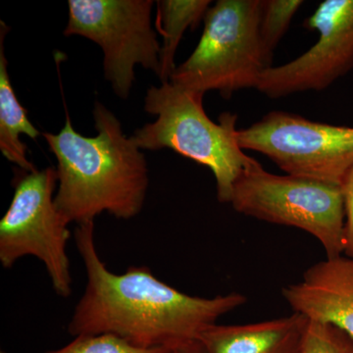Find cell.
Masks as SVG:
<instances>
[{
	"mask_svg": "<svg viewBox=\"0 0 353 353\" xmlns=\"http://www.w3.org/2000/svg\"><path fill=\"white\" fill-rule=\"evenodd\" d=\"M303 3V0H262L259 34L262 46L271 63L274 51Z\"/></svg>",
	"mask_w": 353,
	"mask_h": 353,
	"instance_id": "5bb4252c",
	"label": "cell"
},
{
	"mask_svg": "<svg viewBox=\"0 0 353 353\" xmlns=\"http://www.w3.org/2000/svg\"><path fill=\"white\" fill-rule=\"evenodd\" d=\"M152 0H69L64 36H80L103 51L104 76L113 92L127 99L134 66L159 74L161 46L152 27Z\"/></svg>",
	"mask_w": 353,
	"mask_h": 353,
	"instance_id": "52a82bcc",
	"label": "cell"
},
{
	"mask_svg": "<svg viewBox=\"0 0 353 353\" xmlns=\"http://www.w3.org/2000/svg\"><path fill=\"white\" fill-rule=\"evenodd\" d=\"M282 294L294 312L333 325L353 340V259L343 254L317 262Z\"/></svg>",
	"mask_w": 353,
	"mask_h": 353,
	"instance_id": "30bf717a",
	"label": "cell"
},
{
	"mask_svg": "<svg viewBox=\"0 0 353 353\" xmlns=\"http://www.w3.org/2000/svg\"><path fill=\"white\" fill-rule=\"evenodd\" d=\"M0 25V150L7 160L19 166L23 171L32 172L37 168L28 159V148L21 141L20 136L27 134L32 139H37L41 134L28 118L14 92L4 51V39L8 27L3 21Z\"/></svg>",
	"mask_w": 353,
	"mask_h": 353,
	"instance_id": "7c38bea8",
	"label": "cell"
},
{
	"mask_svg": "<svg viewBox=\"0 0 353 353\" xmlns=\"http://www.w3.org/2000/svg\"><path fill=\"white\" fill-rule=\"evenodd\" d=\"M173 352H172V353H173Z\"/></svg>",
	"mask_w": 353,
	"mask_h": 353,
	"instance_id": "d6986e66",
	"label": "cell"
},
{
	"mask_svg": "<svg viewBox=\"0 0 353 353\" xmlns=\"http://www.w3.org/2000/svg\"><path fill=\"white\" fill-rule=\"evenodd\" d=\"M243 150L261 153L288 175L341 185L353 166V127L272 111L239 130Z\"/></svg>",
	"mask_w": 353,
	"mask_h": 353,
	"instance_id": "ba28073f",
	"label": "cell"
},
{
	"mask_svg": "<svg viewBox=\"0 0 353 353\" xmlns=\"http://www.w3.org/2000/svg\"><path fill=\"white\" fill-rule=\"evenodd\" d=\"M301 353H353V340L333 325L309 321Z\"/></svg>",
	"mask_w": 353,
	"mask_h": 353,
	"instance_id": "2e32d148",
	"label": "cell"
},
{
	"mask_svg": "<svg viewBox=\"0 0 353 353\" xmlns=\"http://www.w3.org/2000/svg\"><path fill=\"white\" fill-rule=\"evenodd\" d=\"M166 348H141L113 334H81L65 347L46 353H172Z\"/></svg>",
	"mask_w": 353,
	"mask_h": 353,
	"instance_id": "9a60e30c",
	"label": "cell"
},
{
	"mask_svg": "<svg viewBox=\"0 0 353 353\" xmlns=\"http://www.w3.org/2000/svg\"><path fill=\"white\" fill-rule=\"evenodd\" d=\"M157 3V27L163 43L160 50L158 78L169 82L176 68L175 54L183 32L196 29L211 6L210 0H159Z\"/></svg>",
	"mask_w": 353,
	"mask_h": 353,
	"instance_id": "4fadbf2b",
	"label": "cell"
},
{
	"mask_svg": "<svg viewBox=\"0 0 353 353\" xmlns=\"http://www.w3.org/2000/svg\"><path fill=\"white\" fill-rule=\"evenodd\" d=\"M303 26L319 39L289 63L265 70L256 90L269 99L321 92L353 69V0H325Z\"/></svg>",
	"mask_w": 353,
	"mask_h": 353,
	"instance_id": "9c48e42d",
	"label": "cell"
},
{
	"mask_svg": "<svg viewBox=\"0 0 353 353\" xmlns=\"http://www.w3.org/2000/svg\"><path fill=\"white\" fill-rule=\"evenodd\" d=\"M345 206V232H343V255L353 259V166L341 183Z\"/></svg>",
	"mask_w": 353,
	"mask_h": 353,
	"instance_id": "e0dca14e",
	"label": "cell"
},
{
	"mask_svg": "<svg viewBox=\"0 0 353 353\" xmlns=\"http://www.w3.org/2000/svg\"><path fill=\"white\" fill-rule=\"evenodd\" d=\"M309 320L299 313L245 325L209 327L199 338L204 353H301Z\"/></svg>",
	"mask_w": 353,
	"mask_h": 353,
	"instance_id": "8fae6325",
	"label": "cell"
},
{
	"mask_svg": "<svg viewBox=\"0 0 353 353\" xmlns=\"http://www.w3.org/2000/svg\"><path fill=\"white\" fill-rule=\"evenodd\" d=\"M92 114L95 137L79 134L68 116L58 134H43L57 160L55 204L78 225L103 212L132 219L143 209L148 192L145 157L106 106L95 102Z\"/></svg>",
	"mask_w": 353,
	"mask_h": 353,
	"instance_id": "7a4b0ae2",
	"label": "cell"
},
{
	"mask_svg": "<svg viewBox=\"0 0 353 353\" xmlns=\"http://www.w3.org/2000/svg\"><path fill=\"white\" fill-rule=\"evenodd\" d=\"M230 204L248 217L303 230L321 243L327 257L343 254L345 216L340 185L276 175L252 158L234 183Z\"/></svg>",
	"mask_w": 353,
	"mask_h": 353,
	"instance_id": "5b68a950",
	"label": "cell"
},
{
	"mask_svg": "<svg viewBox=\"0 0 353 353\" xmlns=\"http://www.w3.org/2000/svg\"><path fill=\"white\" fill-rule=\"evenodd\" d=\"M173 353H204V350L199 341H196V343H192L190 345L178 348Z\"/></svg>",
	"mask_w": 353,
	"mask_h": 353,
	"instance_id": "ac0fdd59",
	"label": "cell"
},
{
	"mask_svg": "<svg viewBox=\"0 0 353 353\" xmlns=\"http://www.w3.org/2000/svg\"><path fill=\"white\" fill-rule=\"evenodd\" d=\"M57 185L53 167L25 172L18 179L12 201L0 221V262L4 268H12L23 257H36L46 267L57 296L69 297L71 223L55 204Z\"/></svg>",
	"mask_w": 353,
	"mask_h": 353,
	"instance_id": "8992f818",
	"label": "cell"
},
{
	"mask_svg": "<svg viewBox=\"0 0 353 353\" xmlns=\"http://www.w3.org/2000/svg\"><path fill=\"white\" fill-rule=\"evenodd\" d=\"M203 94L170 82L148 88L145 110L155 122L136 130L132 137L139 150L169 148L212 171L218 201L230 203L234 183L252 157L239 143L236 114L223 113L219 123L203 108Z\"/></svg>",
	"mask_w": 353,
	"mask_h": 353,
	"instance_id": "3957f363",
	"label": "cell"
},
{
	"mask_svg": "<svg viewBox=\"0 0 353 353\" xmlns=\"http://www.w3.org/2000/svg\"><path fill=\"white\" fill-rule=\"evenodd\" d=\"M75 241L88 282L68 324L72 336L108 334L138 347L176 350L199 341L220 317L248 301L239 292L210 299L190 296L146 267L114 274L97 252L94 221L78 225Z\"/></svg>",
	"mask_w": 353,
	"mask_h": 353,
	"instance_id": "6da1fadb",
	"label": "cell"
},
{
	"mask_svg": "<svg viewBox=\"0 0 353 353\" xmlns=\"http://www.w3.org/2000/svg\"><path fill=\"white\" fill-rule=\"evenodd\" d=\"M262 0H218L204 16L201 41L172 74L176 87L216 90L229 99L236 92L256 88L272 63L259 34Z\"/></svg>",
	"mask_w": 353,
	"mask_h": 353,
	"instance_id": "277c9868",
	"label": "cell"
}]
</instances>
